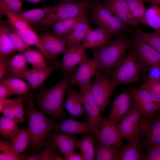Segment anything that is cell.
<instances>
[{"instance_id": "obj_1", "label": "cell", "mask_w": 160, "mask_h": 160, "mask_svg": "<svg viewBox=\"0 0 160 160\" xmlns=\"http://www.w3.org/2000/svg\"><path fill=\"white\" fill-rule=\"evenodd\" d=\"M71 73L65 74L64 78L52 87L41 88L33 99L41 111L56 120L64 115V98Z\"/></svg>"}, {"instance_id": "obj_2", "label": "cell", "mask_w": 160, "mask_h": 160, "mask_svg": "<svg viewBox=\"0 0 160 160\" xmlns=\"http://www.w3.org/2000/svg\"><path fill=\"white\" fill-rule=\"evenodd\" d=\"M24 99L26 103L25 115L28 120L30 140V147L35 151H40L54 125L55 120L46 116L37 110L34 105L32 95L28 93Z\"/></svg>"}, {"instance_id": "obj_3", "label": "cell", "mask_w": 160, "mask_h": 160, "mask_svg": "<svg viewBox=\"0 0 160 160\" xmlns=\"http://www.w3.org/2000/svg\"><path fill=\"white\" fill-rule=\"evenodd\" d=\"M134 39L119 35L95 48L93 59L98 68L106 73H109L126 54L132 45Z\"/></svg>"}, {"instance_id": "obj_4", "label": "cell", "mask_w": 160, "mask_h": 160, "mask_svg": "<svg viewBox=\"0 0 160 160\" xmlns=\"http://www.w3.org/2000/svg\"><path fill=\"white\" fill-rule=\"evenodd\" d=\"M140 62L134 49L131 50L109 72L113 87L118 85L140 81Z\"/></svg>"}, {"instance_id": "obj_5", "label": "cell", "mask_w": 160, "mask_h": 160, "mask_svg": "<svg viewBox=\"0 0 160 160\" xmlns=\"http://www.w3.org/2000/svg\"><path fill=\"white\" fill-rule=\"evenodd\" d=\"M93 0L62 3L51 7L44 19L39 25L49 26L61 20L76 17L86 12L91 8Z\"/></svg>"}, {"instance_id": "obj_6", "label": "cell", "mask_w": 160, "mask_h": 160, "mask_svg": "<svg viewBox=\"0 0 160 160\" xmlns=\"http://www.w3.org/2000/svg\"><path fill=\"white\" fill-rule=\"evenodd\" d=\"M91 81L87 84L79 87V94L84 109L88 115L91 129L96 137L98 134L101 121V113L91 91Z\"/></svg>"}, {"instance_id": "obj_7", "label": "cell", "mask_w": 160, "mask_h": 160, "mask_svg": "<svg viewBox=\"0 0 160 160\" xmlns=\"http://www.w3.org/2000/svg\"><path fill=\"white\" fill-rule=\"evenodd\" d=\"M91 85V91L101 113L103 112L108 102L113 87L110 78L100 70Z\"/></svg>"}, {"instance_id": "obj_8", "label": "cell", "mask_w": 160, "mask_h": 160, "mask_svg": "<svg viewBox=\"0 0 160 160\" xmlns=\"http://www.w3.org/2000/svg\"><path fill=\"white\" fill-rule=\"evenodd\" d=\"M129 90L142 115L149 119L153 118L158 109V105L153 100L148 91L142 85L138 87H130Z\"/></svg>"}, {"instance_id": "obj_9", "label": "cell", "mask_w": 160, "mask_h": 160, "mask_svg": "<svg viewBox=\"0 0 160 160\" xmlns=\"http://www.w3.org/2000/svg\"><path fill=\"white\" fill-rule=\"evenodd\" d=\"M143 137V145L147 148L160 144V111L152 119L141 116L139 137Z\"/></svg>"}, {"instance_id": "obj_10", "label": "cell", "mask_w": 160, "mask_h": 160, "mask_svg": "<svg viewBox=\"0 0 160 160\" xmlns=\"http://www.w3.org/2000/svg\"><path fill=\"white\" fill-rule=\"evenodd\" d=\"M85 49L81 43L67 44L63 53L60 68L65 74L71 73L77 65L88 58Z\"/></svg>"}, {"instance_id": "obj_11", "label": "cell", "mask_w": 160, "mask_h": 160, "mask_svg": "<svg viewBox=\"0 0 160 160\" xmlns=\"http://www.w3.org/2000/svg\"><path fill=\"white\" fill-rule=\"evenodd\" d=\"M142 114L134 104L127 115L117 125L123 138L129 140L139 137L140 123Z\"/></svg>"}, {"instance_id": "obj_12", "label": "cell", "mask_w": 160, "mask_h": 160, "mask_svg": "<svg viewBox=\"0 0 160 160\" xmlns=\"http://www.w3.org/2000/svg\"><path fill=\"white\" fill-rule=\"evenodd\" d=\"M117 124L102 117L98 135L96 137V141L119 148L122 144L123 138Z\"/></svg>"}, {"instance_id": "obj_13", "label": "cell", "mask_w": 160, "mask_h": 160, "mask_svg": "<svg viewBox=\"0 0 160 160\" xmlns=\"http://www.w3.org/2000/svg\"><path fill=\"white\" fill-rule=\"evenodd\" d=\"M132 45L139 60L150 67L160 70V54L151 46L135 37Z\"/></svg>"}, {"instance_id": "obj_14", "label": "cell", "mask_w": 160, "mask_h": 160, "mask_svg": "<svg viewBox=\"0 0 160 160\" xmlns=\"http://www.w3.org/2000/svg\"><path fill=\"white\" fill-rule=\"evenodd\" d=\"M101 4L128 25L139 29L140 24L132 15L125 0H103Z\"/></svg>"}, {"instance_id": "obj_15", "label": "cell", "mask_w": 160, "mask_h": 160, "mask_svg": "<svg viewBox=\"0 0 160 160\" xmlns=\"http://www.w3.org/2000/svg\"><path fill=\"white\" fill-rule=\"evenodd\" d=\"M100 70L94 59L88 58L80 64L76 72L72 74L69 84L79 87L91 81L92 78L95 76Z\"/></svg>"}, {"instance_id": "obj_16", "label": "cell", "mask_w": 160, "mask_h": 160, "mask_svg": "<svg viewBox=\"0 0 160 160\" xmlns=\"http://www.w3.org/2000/svg\"><path fill=\"white\" fill-rule=\"evenodd\" d=\"M132 97L129 94L123 92L118 95L112 104L108 119L115 123L120 122L131 107Z\"/></svg>"}, {"instance_id": "obj_17", "label": "cell", "mask_w": 160, "mask_h": 160, "mask_svg": "<svg viewBox=\"0 0 160 160\" xmlns=\"http://www.w3.org/2000/svg\"><path fill=\"white\" fill-rule=\"evenodd\" d=\"M58 66L57 63H55L43 69L33 67L27 68L17 77L26 80L32 89H35L41 86L51 73L58 68Z\"/></svg>"}, {"instance_id": "obj_18", "label": "cell", "mask_w": 160, "mask_h": 160, "mask_svg": "<svg viewBox=\"0 0 160 160\" xmlns=\"http://www.w3.org/2000/svg\"><path fill=\"white\" fill-rule=\"evenodd\" d=\"M52 130L73 135L80 134L87 135L93 133L88 120L81 121L71 119H68L55 124Z\"/></svg>"}, {"instance_id": "obj_19", "label": "cell", "mask_w": 160, "mask_h": 160, "mask_svg": "<svg viewBox=\"0 0 160 160\" xmlns=\"http://www.w3.org/2000/svg\"><path fill=\"white\" fill-rule=\"evenodd\" d=\"M39 36L43 48L54 60L63 54L67 43L64 38L55 34L43 33Z\"/></svg>"}, {"instance_id": "obj_20", "label": "cell", "mask_w": 160, "mask_h": 160, "mask_svg": "<svg viewBox=\"0 0 160 160\" xmlns=\"http://www.w3.org/2000/svg\"><path fill=\"white\" fill-rule=\"evenodd\" d=\"M50 140L49 143L64 155L74 151L78 140L73 135L65 133L54 134Z\"/></svg>"}, {"instance_id": "obj_21", "label": "cell", "mask_w": 160, "mask_h": 160, "mask_svg": "<svg viewBox=\"0 0 160 160\" xmlns=\"http://www.w3.org/2000/svg\"><path fill=\"white\" fill-rule=\"evenodd\" d=\"M139 137L129 140L128 143L120 151L115 160H140L142 159L141 153L142 145Z\"/></svg>"}, {"instance_id": "obj_22", "label": "cell", "mask_w": 160, "mask_h": 160, "mask_svg": "<svg viewBox=\"0 0 160 160\" xmlns=\"http://www.w3.org/2000/svg\"><path fill=\"white\" fill-rule=\"evenodd\" d=\"M66 97L64 102V108L72 116L78 117L83 116L84 108L79 94L74 90L69 87L66 92Z\"/></svg>"}, {"instance_id": "obj_23", "label": "cell", "mask_w": 160, "mask_h": 160, "mask_svg": "<svg viewBox=\"0 0 160 160\" xmlns=\"http://www.w3.org/2000/svg\"><path fill=\"white\" fill-rule=\"evenodd\" d=\"M111 40L106 31L102 28L92 29L87 33L81 44L86 49L96 48L105 44Z\"/></svg>"}, {"instance_id": "obj_24", "label": "cell", "mask_w": 160, "mask_h": 160, "mask_svg": "<svg viewBox=\"0 0 160 160\" xmlns=\"http://www.w3.org/2000/svg\"><path fill=\"white\" fill-rule=\"evenodd\" d=\"M89 19L77 23L70 33L63 38L67 44L81 43L91 29Z\"/></svg>"}, {"instance_id": "obj_25", "label": "cell", "mask_w": 160, "mask_h": 160, "mask_svg": "<svg viewBox=\"0 0 160 160\" xmlns=\"http://www.w3.org/2000/svg\"><path fill=\"white\" fill-rule=\"evenodd\" d=\"M88 18L86 12L78 16L57 21L52 25V30L55 35L64 38L68 34L79 21Z\"/></svg>"}, {"instance_id": "obj_26", "label": "cell", "mask_w": 160, "mask_h": 160, "mask_svg": "<svg viewBox=\"0 0 160 160\" xmlns=\"http://www.w3.org/2000/svg\"><path fill=\"white\" fill-rule=\"evenodd\" d=\"M0 81L1 84L7 87L13 95H25L32 89L28 83L17 77L7 76Z\"/></svg>"}, {"instance_id": "obj_27", "label": "cell", "mask_w": 160, "mask_h": 160, "mask_svg": "<svg viewBox=\"0 0 160 160\" xmlns=\"http://www.w3.org/2000/svg\"><path fill=\"white\" fill-rule=\"evenodd\" d=\"M30 140V135L28 129H19L11 140L12 151L16 154L24 152L29 145Z\"/></svg>"}, {"instance_id": "obj_28", "label": "cell", "mask_w": 160, "mask_h": 160, "mask_svg": "<svg viewBox=\"0 0 160 160\" xmlns=\"http://www.w3.org/2000/svg\"><path fill=\"white\" fill-rule=\"evenodd\" d=\"M17 32L23 40L29 46H35L44 55L45 58L49 60H53L52 57L44 50L41 43L39 36L31 27Z\"/></svg>"}, {"instance_id": "obj_29", "label": "cell", "mask_w": 160, "mask_h": 160, "mask_svg": "<svg viewBox=\"0 0 160 160\" xmlns=\"http://www.w3.org/2000/svg\"><path fill=\"white\" fill-rule=\"evenodd\" d=\"M51 8V7H47L33 9L17 15L30 26L38 25L46 18Z\"/></svg>"}, {"instance_id": "obj_30", "label": "cell", "mask_w": 160, "mask_h": 160, "mask_svg": "<svg viewBox=\"0 0 160 160\" xmlns=\"http://www.w3.org/2000/svg\"><path fill=\"white\" fill-rule=\"evenodd\" d=\"M91 8L92 11V19L98 27H102L113 15L112 13L101 4L94 1Z\"/></svg>"}, {"instance_id": "obj_31", "label": "cell", "mask_w": 160, "mask_h": 160, "mask_svg": "<svg viewBox=\"0 0 160 160\" xmlns=\"http://www.w3.org/2000/svg\"><path fill=\"white\" fill-rule=\"evenodd\" d=\"M23 53L15 55L9 60L7 76L17 77L28 68Z\"/></svg>"}, {"instance_id": "obj_32", "label": "cell", "mask_w": 160, "mask_h": 160, "mask_svg": "<svg viewBox=\"0 0 160 160\" xmlns=\"http://www.w3.org/2000/svg\"><path fill=\"white\" fill-rule=\"evenodd\" d=\"M94 139V136L91 134L82 137L78 141L76 148L79 150L84 160H94L95 147Z\"/></svg>"}, {"instance_id": "obj_33", "label": "cell", "mask_w": 160, "mask_h": 160, "mask_svg": "<svg viewBox=\"0 0 160 160\" xmlns=\"http://www.w3.org/2000/svg\"><path fill=\"white\" fill-rule=\"evenodd\" d=\"M19 122L17 120L3 116L0 118V135L4 139L11 140L16 133L20 129Z\"/></svg>"}, {"instance_id": "obj_34", "label": "cell", "mask_w": 160, "mask_h": 160, "mask_svg": "<svg viewBox=\"0 0 160 160\" xmlns=\"http://www.w3.org/2000/svg\"><path fill=\"white\" fill-rule=\"evenodd\" d=\"M119 148L96 141L94 160H115Z\"/></svg>"}, {"instance_id": "obj_35", "label": "cell", "mask_w": 160, "mask_h": 160, "mask_svg": "<svg viewBox=\"0 0 160 160\" xmlns=\"http://www.w3.org/2000/svg\"><path fill=\"white\" fill-rule=\"evenodd\" d=\"M132 15L139 24L146 25L145 15L147 10L143 0H125Z\"/></svg>"}, {"instance_id": "obj_36", "label": "cell", "mask_w": 160, "mask_h": 160, "mask_svg": "<svg viewBox=\"0 0 160 160\" xmlns=\"http://www.w3.org/2000/svg\"><path fill=\"white\" fill-rule=\"evenodd\" d=\"M146 25L152 28L155 32L160 34V6L152 4L147 9L145 15Z\"/></svg>"}, {"instance_id": "obj_37", "label": "cell", "mask_w": 160, "mask_h": 160, "mask_svg": "<svg viewBox=\"0 0 160 160\" xmlns=\"http://www.w3.org/2000/svg\"><path fill=\"white\" fill-rule=\"evenodd\" d=\"M128 25L118 17L113 15L101 28L106 31L111 38L125 31Z\"/></svg>"}, {"instance_id": "obj_38", "label": "cell", "mask_w": 160, "mask_h": 160, "mask_svg": "<svg viewBox=\"0 0 160 160\" xmlns=\"http://www.w3.org/2000/svg\"><path fill=\"white\" fill-rule=\"evenodd\" d=\"M23 53L27 63L31 64L33 67L41 69L47 66L45 60L46 58L41 52L29 48Z\"/></svg>"}, {"instance_id": "obj_39", "label": "cell", "mask_w": 160, "mask_h": 160, "mask_svg": "<svg viewBox=\"0 0 160 160\" xmlns=\"http://www.w3.org/2000/svg\"><path fill=\"white\" fill-rule=\"evenodd\" d=\"M27 160H63V158L59 155L56 149L49 143H46L43 151L34 153L28 156Z\"/></svg>"}, {"instance_id": "obj_40", "label": "cell", "mask_w": 160, "mask_h": 160, "mask_svg": "<svg viewBox=\"0 0 160 160\" xmlns=\"http://www.w3.org/2000/svg\"><path fill=\"white\" fill-rule=\"evenodd\" d=\"M135 37L148 44L160 54V34L147 33L139 28L136 29Z\"/></svg>"}, {"instance_id": "obj_41", "label": "cell", "mask_w": 160, "mask_h": 160, "mask_svg": "<svg viewBox=\"0 0 160 160\" xmlns=\"http://www.w3.org/2000/svg\"><path fill=\"white\" fill-rule=\"evenodd\" d=\"M7 33V26L3 25L0 29V57L7 56L16 51Z\"/></svg>"}, {"instance_id": "obj_42", "label": "cell", "mask_w": 160, "mask_h": 160, "mask_svg": "<svg viewBox=\"0 0 160 160\" xmlns=\"http://www.w3.org/2000/svg\"><path fill=\"white\" fill-rule=\"evenodd\" d=\"M141 85L148 91L154 102L158 104L160 102V77L149 76Z\"/></svg>"}, {"instance_id": "obj_43", "label": "cell", "mask_w": 160, "mask_h": 160, "mask_svg": "<svg viewBox=\"0 0 160 160\" xmlns=\"http://www.w3.org/2000/svg\"><path fill=\"white\" fill-rule=\"evenodd\" d=\"M10 142L2 138L0 141V160H24L26 159L25 155L14 153L11 149Z\"/></svg>"}, {"instance_id": "obj_44", "label": "cell", "mask_w": 160, "mask_h": 160, "mask_svg": "<svg viewBox=\"0 0 160 160\" xmlns=\"http://www.w3.org/2000/svg\"><path fill=\"white\" fill-rule=\"evenodd\" d=\"M1 12L8 19L9 23L17 31H21L31 27L25 21L18 15L0 8Z\"/></svg>"}, {"instance_id": "obj_45", "label": "cell", "mask_w": 160, "mask_h": 160, "mask_svg": "<svg viewBox=\"0 0 160 160\" xmlns=\"http://www.w3.org/2000/svg\"><path fill=\"white\" fill-rule=\"evenodd\" d=\"M7 33L16 51L23 52L30 47L23 40L16 30L12 27L7 26Z\"/></svg>"}, {"instance_id": "obj_46", "label": "cell", "mask_w": 160, "mask_h": 160, "mask_svg": "<svg viewBox=\"0 0 160 160\" xmlns=\"http://www.w3.org/2000/svg\"><path fill=\"white\" fill-rule=\"evenodd\" d=\"M23 0H0V7L16 14L21 12Z\"/></svg>"}, {"instance_id": "obj_47", "label": "cell", "mask_w": 160, "mask_h": 160, "mask_svg": "<svg viewBox=\"0 0 160 160\" xmlns=\"http://www.w3.org/2000/svg\"><path fill=\"white\" fill-rule=\"evenodd\" d=\"M24 99L21 96L15 98L14 108L17 120L22 123L25 121L26 116L24 108Z\"/></svg>"}, {"instance_id": "obj_48", "label": "cell", "mask_w": 160, "mask_h": 160, "mask_svg": "<svg viewBox=\"0 0 160 160\" xmlns=\"http://www.w3.org/2000/svg\"><path fill=\"white\" fill-rule=\"evenodd\" d=\"M147 152L142 156L143 160H160V144H157L147 148Z\"/></svg>"}, {"instance_id": "obj_49", "label": "cell", "mask_w": 160, "mask_h": 160, "mask_svg": "<svg viewBox=\"0 0 160 160\" xmlns=\"http://www.w3.org/2000/svg\"><path fill=\"white\" fill-rule=\"evenodd\" d=\"M7 56L0 57V81L7 75L9 59Z\"/></svg>"}, {"instance_id": "obj_50", "label": "cell", "mask_w": 160, "mask_h": 160, "mask_svg": "<svg viewBox=\"0 0 160 160\" xmlns=\"http://www.w3.org/2000/svg\"><path fill=\"white\" fill-rule=\"evenodd\" d=\"M13 95L12 92L6 86L1 84L0 85V100H4Z\"/></svg>"}, {"instance_id": "obj_51", "label": "cell", "mask_w": 160, "mask_h": 160, "mask_svg": "<svg viewBox=\"0 0 160 160\" xmlns=\"http://www.w3.org/2000/svg\"><path fill=\"white\" fill-rule=\"evenodd\" d=\"M65 160H84L82 155L80 153H77L74 151L64 155L63 158Z\"/></svg>"}, {"instance_id": "obj_52", "label": "cell", "mask_w": 160, "mask_h": 160, "mask_svg": "<svg viewBox=\"0 0 160 160\" xmlns=\"http://www.w3.org/2000/svg\"><path fill=\"white\" fill-rule=\"evenodd\" d=\"M144 1L147 2L152 4H156L160 6V0H143Z\"/></svg>"}, {"instance_id": "obj_53", "label": "cell", "mask_w": 160, "mask_h": 160, "mask_svg": "<svg viewBox=\"0 0 160 160\" xmlns=\"http://www.w3.org/2000/svg\"><path fill=\"white\" fill-rule=\"evenodd\" d=\"M61 3H71L79 1L85 0H60Z\"/></svg>"}, {"instance_id": "obj_54", "label": "cell", "mask_w": 160, "mask_h": 160, "mask_svg": "<svg viewBox=\"0 0 160 160\" xmlns=\"http://www.w3.org/2000/svg\"><path fill=\"white\" fill-rule=\"evenodd\" d=\"M26 1L34 3H38L43 0H25Z\"/></svg>"}, {"instance_id": "obj_55", "label": "cell", "mask_w": 160, "mask_h": 160, "mask_svg": "<svg viewBox=\"0 0 160 160\" xmlns=\"http://www.w3.org/2000/svg\"><path fill=\"white\" fill-rule=\"evenodd\" d=\"M158 109L159 110V111H160V102L158 104Z\"/></svg>"}]
</instances>
